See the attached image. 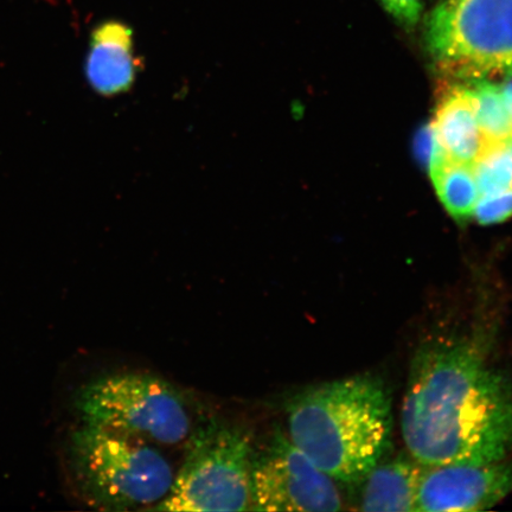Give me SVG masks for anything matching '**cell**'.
<instances>
[{"label":"cell","mask_w":512,"mask_h":512,"mask_svg":"<svg viewBox=\"0 0 512 512\" xmlns=\"http://www.w3.org/2000/svg\"><path fill=\"white\" fill-rule=\"evenodd\" d=\"M76 405L85 424L152 445H178L192 432L184 396L151 374L124 371L102 376L81 390Z\"/></svg>","instance_id":"obj_5"},{"label":"cell","mask_w":512,"mask_h":512,"mask_svg":"<svg viewBox=\"0 0 512 512\" xmlns=\"http://www.w3.org/2000/svg\"><path fill=\"white\" fill-rule=\"evenodd\" d=\"M498 328L479 317L422 339L401 407L407 451L421 465L512 457V375L494 360Z\"/></svg>","instance_id":"obj_1"},{"label":"cell","mask_w":512,"mask_h":512,"mask_svg":"<svg viewBox=\"0 0 512 512\" xmlns=\"http://www.w3.org/2000/svg\"><path fill=\"white\" fill-rule=\"evenodd\" d=\"M181 470L152 511L251 509L254 437L247 427L211 419L192 430Z\"/></svg>","instance_id":"obj_4"},{"label":"cell","mask_w":512,"mask_h":512,"mask_svg":"<svg viewBox=\"0 0 512 512\" xmlns=\"http://www.w3.org/2000/svg\"><path fill=\"white\" fill-rule=\"evenodd\" d=\"M435 139L454 162L475 164L485 140L466 87H457L441 100L431 123Z\"/></svg>","instance_id":"obj_11"},{"label":"cell","mask_w":512,"mask_h":512,"mask_svg":"<svg viewBox=\"0 0 512 512\" xmlns=\"http://www.w3.org/2000/svg\"><path fill=\"white\" fill-rule=\"evenodd\" d=\"M69 454L76 486L95 509L150 510L174 483V470L158 448L85 422L73 433Z\"/></svg>","instance_id":"obj_3"},{"label":"cell","mask_w":512,"mask_h":512,"mask_svg":"<svg viewBox=\"0 0 512 512\" xmlns=\"http://www.w3.org/2000/svg\"><path fill=\"white\" fill-rule=\"evenodd\" d=\"M424 465L411 454L381 460L358 485V510L366 512H415Z\"/></svg>","instance_id":"obj_10"},{"label":"cell","mask_w":512,"mask_h":512,"mask_svg":"<svg viewBox=\"0 0 512 512\" xmlns=\"http://www.w3.org/2000/svg\"><path fill=\"white\" fill-rule=\"evenodd\" d=\"M473 170L480 195L512 189V138L485 147Z\"/></svg>","instance_id":"obj_14"},{"label":"cell","mask_w":512,"mask_h":512,"mask_svg":"<svg viewBox=\"0 0 512 512\" xmlns=\"http://www.w3.org/2000/svg\"><path fill=\"white\" fill-rule=\"evenodd\" d=\"M512 494V457L485 464L424 466L415 512L483 511Z\"/></svg>","instance_id":"obj_8"},{"label":"cell","mask_w":512,"mask_h":512,"mask_svg":"<svg viewBox=\"0 0 512 512\" xmlns=\"http://www.w3.org/2000/svg\"><path fill=\"white\" fill-rule=\"evenodd\" d=\"M473 216L483 226L509 219L512 216V189L480 195Z\"/></svg>","instance_id":"obj_15"},{"label":"cell","mask_w":512,"mask_h":512,"mask_svg":"<svg viewBox=\"0 0 512 512\" xmlns=\"http://www.w3.org/2000/svg\"><path fill=\"white\" fill-rule=\"evenodd\" d=\"M426 41L439 66L459 78L512 76V0H439Z\"/></svg>","instance_id":"obj_6"},{"label":"cell","mask_w":512,"mask_h":512,"mask_svg":"<svg viewBox=\"0 0 512 512\" xmlns=\"http://www.w3.org/2000/svg\"><path fill=\"white\" fill-rule=\"evenodd\" d=\"M286 416L292 443L336 483L360 484L392 446V394L374 374L300 390Z\"/></svg>","instance_id":"obj_2"},{"label":"cell","mask_w":512,"mask_h":512,"mask_svg":"<svg viewBox=\"0 0 512 512\" xmlns=\"http://www.w3.org/2000/svg\"><path fill=\"white\" fill-rule=\"evenodd\" d=\"M502 91L512 117V79L504 83Z\"/></svg>","instance_id":"obj_18"},{"label":"cell","mask_w":512,"mask_h":512,"mask_svg":"<svg viewBox=\"0 0 512 512\" xmlns=\"http://www.w3.org/2000/svg\"><path fill=\"white\" fill-rule=\"evenodd\" d=\"M384 10L405 27H414L422 15V0H380Z\"/></svg>","instance_id":"obj_16"},{"label":"cell","mask_w":512,"mask_h":512,"mask_svg":"<svg viewBox=\"0 0 512 512\" xmlns=\"http://www.w3.org/2000/svg\"><path fill=\"white\" fill-rule=\"evenodd\" d=\"M486 147L512 138V117L502 86L489 80H473L466 87Z\"/></svg>","instance_id":"obj_13"},{"label":"cell","mask_w":512,"mask_h":512,"mask_svg":"<svg viewBox=\"0 0 512 512\" xmlns=\"http://www.w3.org/2000/svg\"><path fill=\"white\" fill-rule=\"evenodd\" d=\"M343 509L337 483L275 428L266 443L254 448L251 509L267 512H326Z\"/></svg>","instance_id":"obj_7"},{"label":"cell","mask_w":512,"mask_h":512,"mask_svg":"<svg viewBox=\"0 0 512 512\" xmlns=\"http://www.w3.org/2000/svg\"><path fill=\"white\" fill-rule=\"evenodd\" d=\"M427 166L439 200L448 213L456 219L472 216L480 196L473 166L448 158L435 137Z\"/></svg>","instance_id":"obj_12"},{"label":"cell","mask_w":512,"mask_h":512,"mask_svg":"<svg viewBox=\"0 0 512 512\" xmlns=\"http://www.w3.org/2000/svg\"><path fill=\"white\" fill-rule=\"evenodd\" d=\"M142 69L143 61L134 50L133 30L128 25L107 21L93 30L85 75L96 94L114 98L130 92Z\"/></svg>","instance_id":"obj_9"},{"label":"cell","mask_w":512,"mask_h":512,"mask_svg":"<svg viewBox=\"0 0 512 512\" xmlns=\"http://www.w3.org/2000/svg\"><path fill=\"white\" fill-rule=\"evenodd\" d=\"M433 146L434 134L432 126L428 125L424 128V130L420 131L418 134V139H416V152H418L420 162L428 165V162H430Z\"/></svg>","instance_id":"obj_17"}]
</instances>
